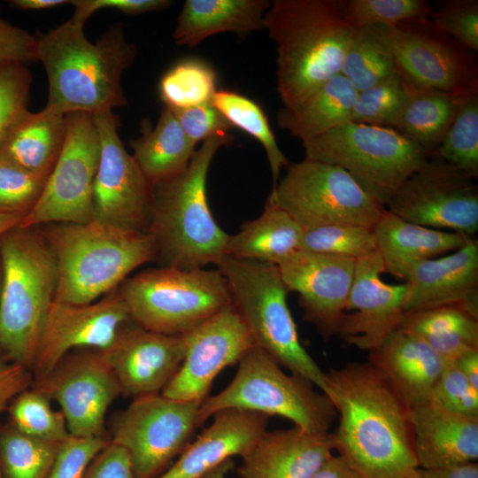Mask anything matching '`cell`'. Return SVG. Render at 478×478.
I'll list each match as a JSON object with an SVG mask.
<instances>
[{"instance_id": "21", "label": "cell", "mask_w": 478, "mask_h": 478, "mask_svg": "<svg viewBox=\"0 0 478 478\" xmlns=\"http://www.w3.org/2000/svg\"><path fill=\"white\" fill-rule=\"evenodd\" d=\"M186 347L185 335L152 332L130 320L111 344L98 351L122 394L135 398L163 391L179 370Z\"/></svg>"}, {"instance_id": "11", "label": "cell", "mask_w": 478, "mask_h": 478, "mask_svg": "<svg viewBox=\"0 0 478 478\" xmlns=\"http://www.w3.org/2000/svg\"><path fill=\"white\" fill-rule=\"evenodd\" d=\"M303 229L351 224L372 227L385 207L343 168L305 158L289 165L267 201Z\"/></svg>"}, {"instance_id": "62", "label": "cell", "mask_w": 478, "mask_h": 478, "mask_svg": "<svg viewBox=\"0 0 478 478\" xmlns=\"http://www.w3.org/2000/svg\"><path fill=\"white\" fill-rule=\"evenodd\" d=\"M0 478H2V476H1V473H0Z\"/></svg>"}, {"instance_id": "20", "label": "cell", "mask_w": 478, "mask_h": 478, "mask_svg": "<svg viewBox=\"0 0 478 478\" xmlns=\"http://www.w3.org/2000/svg\"><path fill=\"white\" fill-rule=\"evenodd\" d=\"M355 263L351 258L299 250L277 265L288 291L298 294L304 320L325 341L336 335Z\"/></svg>"}, {"instance_id": "23", "label": "cell", "mask_w": 478, "mask_h": 478, "mask_svg": "<svg viewBox=\"0 0 478 478\" xmlns=\"http://www.w3.org/2000/svg\"><path fill=\"white\" fill-rule=\"evenodd\" d=\"M404 312L459 305L478 316V241L416 265L406 281Z\"/></svg>"}, {"instance_id": "61", "label": "cell", "mask_w": 478, "mask_h": 478, "mask_svg": "<svg viewBox=\"0 0 478 478\" xmlns=\"http://www.w3.org/2000/svg\"><path fill=\"white\" fill-rule=\"evenodd\" d=\"M1 284H2V261L0 257V291H1Z\"/></svg>"}, {"instance_id": "37", "label": "cell", "mask_w": 478, "mask_h": 478, "mask_svg": "<svg viewBox=\"0 0 478 478\" xmlns=\"http://www.w3.org/2000/svg\"><path fill=\"white\" fill-rule=\"evenodd\" d=\"M60 444L27 436L10 423L0 425L2 478H47Z\"/></svg>"}, {"instance_id": "58", "label": "cell", "mask_w": 478, "mask_h": 478, "mask_svg": "<svg viewBox=\"0 0 478 478\" xmlns=\"http://www.w3.org/2000/svg\"><path fill=\"white\" fill-rule=\"evenodd\" d=\"M9 4L22 10H45L70 3L66 0H11Z\"/></svg>"}, {"instance_id": "51", "label": "cell", "mask_w": 478, "mask_h": 478, "mask_svg": "<svg viewBox=\"0 0 478 478\" xmlns=\"http://www.w3.org/2000/svg\"><path fill=\"white\" fill-rule=\"evenodd\" d=\"M36 61V37L0 16V66Z\"/></svg>"}, {"instance_id": "56", "label": "cell", "mask_w": 478, "mask_h": 478, "mask_svg": "<svg viewBox=\"0 0 478 478\" xmlns=\"http://www.w3.org/2000/svg\"><path fill=\"white\" fill-rule=\"evenodd\" d=\"M311 478H361L340 456H331Z\"/></svg>"}, {"instance_id": "34", "label": "cell", "mask_w": 478, "mask_h": 478, "mask_svg": "<svg viewBox=\"0 0 478 478\" xmlns=\"http://www.w3.org/2000/svg\"><path fill=\"white\" fill-rule=\"evenodd\" d=\"M397 327L419 336L446 363L478 349V316L459 305L405 312Z\"/></svg>"}, {"instance_id": "10", "label": "cell", "mask_w": 478, "mask_h": 478, "mask_svg": "<svg viewBox=\"0 0 478 478\" xmlns=\"http://www.w3.org/2000/svg\"><path fill=\"white\" fill-rule=\"evenodd\" d=\"M302 144L306 159L343 168L384 207L429 158L423 149L394 128L351 121Z\"/></svg>"}, {"instance_id": "43", "label": "cell", "mask_w": 478, "mask_h": 478, "mask_svg": "<svg viewBox=\"0 0 478 478\" xmlns=\"http://www.w3.org/2000/svg\"><path fill=\"white\" fill-rule=\"evenodd\" d=\"M300 250L358 259L376 251L372 227L335 224L303 229Z\"/></svg>"}, {"instance_id": "31", "label": "cell", "mask_w": 478, "mask_h": 478, "mask_svg": "<svg viewBox=\"0 0 478 478\" xmlns=\"http://www.w3.org/2000/svg\"><path fill=\"white\" fill-rule=\"evenodd\" d=\"M141 135L129 141L133 158L152 185L184 171L195 153L173 111L165 106L154 127L148 119L140 123Z\"/></svg>"}, {"instance_id": "3", "label": "cell", "mask_w": 478, "mask_h": 478, "mask_svg": "<svg viewBox=\"0 0 478 478\" xmlns=\"http://www.w3.org/2000/svg\"><path fill=\"white\" fill-rule=\"evenodd\" d=\"M264 22L276 44L277 91L286 108L340 73L357 30L343 14V0H274Z\"/></svg>"}, {"instance_id": "28", "label": "cell", "mask_w": 478, "mask_h": 478, "mask_svg": "<svg viewBox=\"0 0 478 478\" xmlns=\"http://www.w3.org/2000/svg\"><path fill=\"white\" fill-rule=\"evenodd\" d=\"M372 231L385 273L405 281L419 263L457 251L472 237L423 227L386 209Z\"/></svg>"}, {"instance_id": "40", "label": "cell", "mask_w": 478, "mask_h": 478, "mask_svg": "<svg viewBox=\"0 0 478 478\" xmlns=\"http://www.w3.org/2000/svg\"><path fill=\"white\" fill-rule=\"evenodd\" d=\"M474 179L478 177V93L462 103L432 155Z\"/></svg>"}, {"instance_id": "12", "label": "cell", "mask_w": 478, "mask_h": 478, "mask_svg": "<svg viewBox=\"0 0 478 478\" xmlns=\"http://www.w3.org/2000/svg\"><path fill=\"white\" fill-rule=\"evenodd\" d=\"M378 27L397 73L407 84L458 96L478 93L477 53L429 17Z\"/></svg>"}, {"instance_id": "14", "label": "cell", "mask_w": 478, "mask_h": 478, "mask_svg": "<svg viewBox=\"0 0 478 478\" xmlns=\"http://www.w3.org/2000/svg\"><path fill=\"white\" fill-rule=\"evenodd\" d=\"M66 140L42 195L23 219L25 227L94 220L93 189L99 160V138L92 114L66 116Z\"/></svg>"}, {"instance_id": "26", "label": "cell", "mask_w": 478, "mask_h": 478, "mask_svg": "<svg viewBox=\"0 0 478 478\" xmlns=\"http://www.w3.org/2000/svg\"><path fill=\"white\" fill-rule=\"evenodd\" d=\"M410 421L418 467L477 462L478 417L453 412L428 400L410 409Z\"/></svg>"}, {"instance_id": "8", "label": "cell", "mask_w": 478, "mask_h": 478, "mask_svg": "<svg viewBox=\"0 0 478 478\" xmlns=\"http://www.w3.org/2000/svg\"><path fill=\"white\" fill-rule=\"evenodd\" d=\"M314 387L300 375L287 374L254 345L238 361L231 382L201 403L199 418L203 424L217 412L240 409L281 416L308 432H329L336 412L328 396Z\"/></svg>"}, {"instance_id": "16", "label": "cell", "mask_w": 478, "mask_h": 478, "mask_svg": "<svg viewBox=\"0 0 478 478\" xmlns=\"http://www.w3.org/2000/svg\"><path fill=\"white\" fill-rule=\"evenodd\" d=\"M32 386L58 403L70 435L77 437L104 436L106 412L122 394L97 349L69 352Z\"/></svg>"}, {"instance_id": "25", "label": "cell", "mask_w": 478, "mask_h": 478, "mask_svg": "<svg viewBox=\"0 0 478 478\" xmlns=\"http://www.w3.org/2000/svg\"><path fill=\"white\" fill-rule=\"evenodd\" d=\"M185 448L177 460L157 478H200L235 456H243L266 430L269 416L225 409Z\"/></svg>"}, {"instance_id": "46", "label": "cell", "mask_w": 478, "mask_h": 478, "mask_svg": "<svg viewBox=\"0 0 478 478\" xmlns=\"http://www.w3.org/2000/svg\"><path fill=\"white\" fill-rule=\"evenodd\" d=\"M429 18L458 42L478 53L477 0L439 1Z\"/></svg>"}, {"instance_id": "17", "label": "cell", "mask_w": 478, "mask_h": 478, "mask_svg": "<svg viewBox=\"0 0 478 478\" xmlns=\"http://www.w3.org/2000/svg\"><path fill=\"white\" fill-rule=\"evenodd\" d=\"M100 152L93 189L94 220L121 228L148 231L151 184L118 132L112 110L92 114Z\"/></svg>"}, {"instance_id": "22", "label": "cell", "mask_w": 478, "mask_h": 478, "mask_svg": "<svg viewBox=\"0 0 478 478\" xmlns=\"http://www.w3.org/2000/svg\"><path fill=\"white\" fill-rule=\"evenodd\" d=\"M377 251L356 259L352 284L336 335L371 351L397 328L404 315L406 283L388 284Z\"/></svg>"}, {"instance_id": "24", "label": "cell", "mask_w": 478, "mask_h": 478, "mask_svg": "<svg viewBox=\"0 0 478 478\" xmlns=\"http://www.w3.org/2000/svg\"><path fill=\"white\" fill-rule=\"evenodd\" d=\"M331 432L312 433L296 426L266 430L242 456L240 478H311L334 454Z\"/></svg>"}, {"instance_id": "55", "label": "cell", "mask_w": 478, "mask_h": 478, "mask_svg": "<svg viewBox=\"0 0 478 478\" xmlns=\"http://www.w3.org/2000/svg\"><path fill=\"white\" fill-rule=\"evenodd\" d=\"M408 478H478V464L471 462L440 468L417 467Z\"/></svg>"}, {"instance_id": "53", "label": "cell", "mask_w": 478, "mask_h": 478, "mask_svg": "<svg viewBox=\"0 0 478 478\" xmlns=\"http://www.w3.org/2000/svg\"><path fill=\"white\" fill-rule=\"evenodd\" d=\"M81 478H135L127 451L112 443L91 460Z\"/></svg>"}, {"instance_id": "7", "label": "cell", "mask_w": 478, "mask_h": 478, "mask_svg": "<svg viewBox=\"0 0 478 478\" xmlns=\"http://www.w3.org/2000/svg\"><path fill=\"white\" fill-rule=\"evenodd\" d=\"M226 279L231 305L256 346L290 374L310 381L324 393L326 373L302 345L290 310L289 292L276 265L224 256L217 264Z\"/></svg>"}, {"instance_id": "2", "label": "cell", "mask_w": 478, "mask_h": 478, "mask_svg": "<svg viewBox=\"0 0 478 478\" xmlns=\"http://www.w3.org/2000/svg\"><path fill=\"white\" fill-rule=\"evenodd\" d=\"M70 19L36 37V61L48 80L46 105L67 115L93 114L127 105L123 73L137 56L123 27L115 24L92 42Z\"/></svg>"}, {"instance_id": "50", "label": "cell", "mask_w": 478, "mask_h": 478, "mask_svg": "<svg viewBox=\"0 0 478 478\" xmlns=\"http://www.w3.org/2000/svg\"><path fill=\"white\" fill-rule=\"evenodd\" d=\"M170 109L188 138L195 145L215 135H228L234 128L212 103L184 109Z\"/></svg>"}, {"instance_id": "19", "label": "cell", "mask_w": 478, "mask_h": 478, "mask_svg": "<svg viewBox=\"0 0 478 478\" xmlns=\"http://www.w3.org/2000/svg\"><path fill=\"white\" fill-rule=\"evenodd\" d=\"M182 363L161 392L165 397L202 403L213 381L226 367L238 363L255 345L243 319L230 304L184 334Z\"/></svg>"}, {"instance_id": "39", "label": "cell", "mask_w": 478, "mask_h": 478, "mask_svg": "<svg viewBox=\"0 0 478 478\" xmlns=\"http://www.w3.org/2000/svg\"><path fill=\"white\" fill-rule=\"evenodd\" d=\"M159 97L166 107L184 109L209 104L217 91L216 73L205 62L187 59L161 78Z\"/></svg>"}, {"instance_id": "45", "label": "cell", "mask_w": 478, "mask_h": 478, "mask_svg": "<svg viewBox=\"0 0 478 478\" xmlns=\"http://www.w3.org/2000/svg\"><path fill=\"white\" fill-rule=\"evenodd\" d=\"M47 178L0 156V215L25 218L39 200Z\"/></svg>"}, {"instance_id": "60", "label": "cell", "mask_w": 478, "mask_h": 478, "mask_svg": "<svg viewBox=\"0 0 478 478\" xmlns=\"http://www.w3.org/2000/svg\"><path fill=\"white\" fill-rule=\"evenodd\" d=\"M23 219L22 216L19 215H0V235L9 228L19 225Z\"/></svg>"}, {"instance_id": "30", "label": "cell", "mask_w": 478, "mask_h": 478, "mask_svg": "<svg viewBox=\"0 0 478 478\" xmlns=\"http://www.w3.org/2000/svg\"><path fill=\"white\" fill-rule=\"evenodd\" d=\"M269 0H187L178 16L173 39L193 48L219 33L247 34L265 29Z\"/></svg>"}, {"instance_id": "59", "label": "cell", "mask_w": 478, "mask_h": 478, "mask_svg": "<svg viewBox=\"0 0 478 478\" xmlns=\"http://www.w3.org/2000/svg\"><path fill=\"white\" fill-rule=\"evenodd\" d=\"M233 459H227L200 478H227V474L234 468Z\"/></svg>"}, {"instance_id": "36", "label": "cell", "mask_w": 478, "mask_h": 478, "mask_svg": "<svg viewBox=\"0 0 478 478\" xmlns=\"http://www.w3.org/2000/svg\"><path fill=\"white\" fill-rule=\"evenodd\" d=\"M393 56L378 26L357 28L345 53L340 73L357 91L368 89L397 73Z\"/></svg>"}, {"instance_id": "9", "label": "cell", "mask_w": 478, "mask_h": 478, "mask_svg": "<svg viewBox=\"0 0 478 478\" xmlns=\"http://www.w3.org/2000/svg\"><path fill=\"white\" fill-rule=\"evenodd\" d=\"M119 289L134 323L167 335H182L231 304L219 269L148 268Z\"/></svg>"}, {"instance_id": "18", "label": "cell", "mask_w": 478, "mask_h": 478, "mask_svg": "<svg viewBox=\"0 0 478 478\" xmlns=\"http://www.w3.org/2000/svg\"><path fill=\"white\" fill-rule=\"evenodd\" d=\"M130 320L119 287L86 305L54 300L45 318L31 368L34 381L50 373L74 350L106 348Z\"/></svg>"}, {"instance_id": "13", "label": "cell", "mask_w": 478, "mask_h": 478, "mask_svg": "<svg viewBox=\"0 0 478 478\" xmlns=\"http://www.w3.org/2000/svg\"><path fill=\"white\" fill-rule=\"evenodd\" d=\"M200 405L159 393L134 398L118 415L110 441L127 451L135 478H157L180 456L202 425Z\"/></svg>"}, {"instance_id": "44", "label": "cell", "mask_w": 478, "mask_h": 478, "mask_svg": "<svg viewBox=\"0 0 478 478\" xmlns=\"http://www.w3.org/2000/svg\"><path fill=\"white\" fill-rule=\"evenodd\" d=\"M432 11L427 0H343V14L356 28L429 17Z\"/></svg>"}, {"instance_id": "54", "label": "cell", "mask_w": 478, "mask_h": 478, "mask_svg": "<svg viewBox=\"0 0 478 478\" xmlns=\"http://www.w3.org/2000/svg\"><path fill=\"white\" fill-rule=\"evenodd\" d=\"M33 385V375L27 368L0 354V412L21 391Z\"/></svg>"}, {"instance_id": "15", "label": "cell", "mask_w": 478, "mask_h": 478, "mask_svg": "<svg viewBox=\"0 0 478 478\" xmlns=\"http://www.w3.org/2000/svg\"><path fill=\"white\" fill-rule=\"evenodd\" d=\"M445 162L428 158L391 197L385 208L415 224L474 237L478 185Z\"/></svg>"}, {"instance_id": "29", "label": "cell", "mask_w": 478, "mask_h": 478, "mask_svg": "<svg viewBox=\"0 0 478 478\" xmlns=\"http://www.w3.org/2000/svg\"><path fill=\"white\" fill-rule=\"evenodd\" d=\"M66 115L45 105L27 109L12 124L0 143V156L33 173L48 177L62 150Z\"/></svg>"}, {"instance_id": "52", "label": "cell", "mask_w": 478, "mask_h": 478, "mask_svg": "<svg viewBox=\"0 0 478 478\" xmlns=\"http://www.w3.org/2000/svg\"><path fill=\"white\" fill-rule=\"evenodd\" d=\"M70 3L74 7L70 19L82 26L94 12L101 9H114L126 14H141L162 11L173 4L168 0H74Z\"/></svg>"}, {"instance_id": "1", "label": "cell", "mask_w": 478, "mask_h": 478, "mask_svg": "<svg viewBox=\"0 0 478 478\" xmlns=\"http://www.w3.org/2000/svg\"><path fill=\"white\" fill-rule=\"evenodd\" d=\"M326 381L336 454L361 478H408L418 467L410 408L389 379L367 361L331 368Z\"/></svg>"}, {"instance_id": "35", "label": "cell", "mask_w": 478, "mask_h": 478, "mask_svg": "<svg viewBox=\"0 0 478 478\" xmlns=\"http://www.w3.org/2000/svg\"><path fill=\"white\" fill-rule=\"evenodd\" d=\"M467 96L409 85L407 99L394 129L432 156Z\"/></svg>"}, {"instance_id": "57", "label": "cell", "mask_w": 478, "mask_h": 478, "mask_svg": "<svg viewBox=\"0 0 478 478\" xmlns=\"http://www.w3.org/2000/svg\"><path fill=\"white\" fill-rule=\"evenodd\" d=\"M468 382L478 390V349L463 353L454 362Z\"/></svg>"}, {"instance_id": "48", "label": "cell", "mask_w": 478, "mask_h": 478, "mask_svg": "<svg viewBox=\"0 0 478 478\" xmlns=\"http://www.w3.org/2000/svg\"><path fill=\"white\" fill-rule=\"evenodd\" d=\"M428 400L453 412L478 417V390L454 363L444 366Z\"/></svg>"}, {"instance_id": "42", "label": "cell", "mask_w": 478, "mask_h": 478, "mask_svg": "<svg viewBox=\"0 0 478 478\" xmlns=\"http://www.w3.org/2000/svg\"><path fill=\"white\" fill-rule=\"evenodd\" d=\"M409 94V85L398 73L357 91L351 122L394 128Z\"/></svg>"}, {"instance_id": "33", "label": "cell", "mask_w": 478, "mask_h": 478, "mask_svg": "<svg viewBox=\"0 0 478 478\" xmlns=\"http://www.w3.org/2000/svg\"><path fill=\"white\" fill-rule=\"evenodd\" d=\"M357 90L341 73H337L301 104L281 108L277 113L278 126L305 142L351 121Z\"/></svg>"}, {"instance_id": "47", "label": "cell", "mask_w": 478, "mask_h": 478, "mask_svg": "<svg viewBox=\"0 0 478 478\" xmlns=\"http://www.w3.org/2000/svg\"><path fill=\"white\" fill-rule=\"evenodd\" d=\"M32 75L27 65L0 66V143L16 119L27 109Z\"/></svg>"}, {"instance_id": "5", "label": "cell", "mask_w": 478, "mask_h": 478, "mask_svg": "<svg viewBox=\"0 0 478 478\" xmlns=\"http://www.w3.org/2000/svg\"><path fill=\"white\" fill-rule=\"evenodd\" d=\"M38 227L57 265L58 302H95L119 287L135 269L158 257L156 242L148 231L95 220Z\"/></svg>"}, {"instance_id": "6", "label": "cell", "mask_w": 478, "mask_h": 478, "mask_svg": "<svg viewBox=\"0 0 478 478\" xmlns=\"http://www.w3.org/2000/svg\"><path fill=\"white\" fill-rule=\"evenodd\" d=\"M0 354L31 372L42 328L55 300L58 270L38 226L0 235Z\"/></svg>"}, {"instance_id": "49", "label": "cell", "mask_w": 478, "mask_h": 478, "mask_svg": "<svg viewBox=\"0 0 478 478\" xmlns=\"http://www.w3.org/2000/svg\"><path fill=\"white\" fill-rule=\"evenodd\" d=\"M109 442L104 436H71L61 443L47 478H81L91 460Z\"/></svg>"}, {"instance_id": "41", "label": "cell", "mask_w": 478, "mask_h": 478, "mask_svg": "<svg viewBox=\"0 0 478 478\" xmlns=\"http://www.w3.org/2000/svg\"><path fill=\"white\" fill-rule=\"evenodd\" d=\"M50 399L31 386L9 404L10 424L19 432L44 441L61 443L71 436L61 411H55Z\"/></svg>"}, {"instance_id": "32", "label": "cell", "mask_w": 478, "mask_h": 478, "mask_svg": "<svg viewBox=\"0 0 478 478\" xmlns=\"http://www.w3.org/2000/svg\"><path fill=\"white\" fill-rule=\"evenodd\" d=\"M302 235L303 228L287 212L266 202L260 216L229 235L225 256L277 266L300 250Z\"/></svg>"}, {"instance_id": "4", "label": "cell", "mask_w": 478, "mask_h": 478, "mask_svg": "<svg viewBox=\"0 0 478 478\" xmlns=\"http://www.w3.org/2000/svg\"><path fill=\"white\" fill-rule=\"evenodd\" d=\"M229 140L226 135L204 141L184 171L151 185L148 232L160 266L204 268L226 255L229 235L209 208L206 180L213 157Z\"/></svg>"}, {"instance_id": "27", "label": "cell", "mask_w": 478, "mask_h": 478, "mask_svg": "<svg viewBox=\"0 0 478 478\" xmlns=\"http://www.w3.org/2000/svg\"><path fill=\"white\" fill-rule=\"evenodd\" d=\"M369 352L368 361L389 379L410 409L428 401L448 364L419 336L398 327Z\"/></svg>"}, {"instance_id": "38", "label": "cell", "mask_w": 478, "mask_h": 478, "mask_svg": "<svg viewBox=\"0 0 478 478\" xmlns=\"http://www.w3.org/2000/svg\"><path fill=\"white\" fill-rule=\"evenodd\" d=\"M211 103L234 127H239L261 143L269 162L274 187L281 167H288L289 164L278 146L263 109L247 96L226 89L217 90Z\"/></svg>"}]
</instances>
